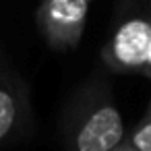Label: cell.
<instances>
[{
    "label": "cell",
    "mask_w": 151,
    "mask_h": 151,
    "mask_svg": "<svg viewBox=\"0 0 151 151\" xmlns=\"http://www.w3.org/2000/svg\"><path fill=\"white\" fill-rule=\"evenodd\" d=\"M62 132L68 151H112L126 137L108 85H87L66 108Z\"/></svg>",
    "instance_id": "6da1fadb"
},
{
    "label": "cell",
    "mask_w": 151,
    "mask_h": 151,
    "mask_svg": "<svg viewBox=\"0 0 151 151\" xmlns=\"http://www.w3.org/2000/svg\"><path fill=\"white\" fill-rule=\"evenodd\" d=\"M101 60L112 73L151 79V17L134 15L118 23L101 48Z\"/></svg>",
    "instance_id": "7a4b0ae2"
},
{
    "label": "cell",
    "mask_w": 151,
    "mask_h": 151,
    "mask_svg": "<svg viewBox=\"0 0 151 151\" xmlns=\"http://www.w3.org/2000/svg\"><path fill=\"white\" fill-rule=\"evenodd\" d=\"M89 15V0H40L35 13L37 29L54 52L79 46Z\"/></svg>",
    "instance_id": "3957f363"
},
{
    "label": "cell",
    "mask_w": 151,
    "mask_h": 151,
    "mask_svg": "<svg viewBox=\"0 0 151 151\" xmlns=\"http://www.w3.org/2000/svg\"><path fill=\"white\" fill-rule=\"evenodd\" d=\"M31 124L29 89L11 68H0V147L19 139Z\"/></svg>",
    "instance_id": "277c9868"
},
{
    "label": "cell",
    "mask_w": 151,
    "mask_h": 151,
    "mask_svg": "<svg viewBox=\"0 0 151 151\" xmlns=\"http://www.w3.org/2000/svg\"><path fill=\"white\" fill-rule=\"evenodd\" d=\"M126 139L137 151H151V101H149V108H147L145 116L139 120L132 134L126 137Z\"/></svg>",
    "instance_id": "5b68a950"
},
{
    "label": "cell",
    "mask_w": 151,
    "mask_h": 151,
    "mask_svg": "<svg viewBox=\"0 0 151 151\" xmlns=\"http://www.w3.org/2000/svg\"><path fill=\"white\" fill-rule=\"evenodd\" d=\"M120 147H122V151H137V149H134V147H132V145L128 143V139H126V137L122 139V143H120Z\"/></svg>",
    "instance_id": "8992f818"
},
{
    "label": "cell",
    "mask_w": 151,
    "mask_h": 151,
    "mask_svg": "<svg viewBox=\"0 0 151 151\" xmlns=\"http://www.w3.org/2000/svg\"><path fill=\"white\" fill-rule=\"evenodd\" d=\"M120 143H122V141H120ZM120 143H118V147H114L112 151H122V147H120Z\"/></svg>",
    "instance_id": "52a82bcc"
},
{
    "label": "cell",
    "mask_w": 151,
    "mask_h": 151,
    "mask_svg": "<svg viewBox=\"0 0 151 151\" xmlns=\"http://www.w3.org/2000/svg\"><path fill=\"white\" fill-rule=\"evenodd\" d=\"M89 2H91V0H89Z\"/></svg>",
    "instance_id": "ba28073f"
}]
</instances>
